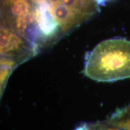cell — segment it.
<instances>
[{"instance_id": "7a4b0ae2", "label": "cell", "mask_w": 130, "mask_h": 130, "mask_svg": "<svg viewBox=\"0 0 130 130\" xmlns=\"http://www.w3.org/2000/svg\"><path fill=\"white\" fill-rule=\"evenodd\" d=\"M1 57L12 60L20 65L39 51L35 45L11 29L1 27Z\"/></svg>"}, {"instance_id": "277c9868", "label": "cell", "mask_w": 130, "mask_h": 130, "mask_svg": "<svg viewBox=\"0 0 130 130\" xmlns=\"http://www.w3.org/2000/svg\"><path fill=\"white\" fill-rule=\"evenodd\" d=\"M1 26H6L13 21L25 16L32 9L28 0H3Z\"/></svg>"}, {"instance_id": "ba28073f", "label": "cell", "mask_w": 130, "mask_h": 130, "mask_svg": "<svg viewBox=\"0 0 130 130\" xmlns=\"http://www.w3.org/2000/svg\"><path fill=\"white\" fill-rule=\"evenodd\" d=\"M96 2L98 4H100V5H102L105 3V2L107 0H95Z\"/></svg>"}, {"instance_id": "6da1fadb", "label": "cell", "mask_w": 130, "mask_h": 130, "mask_svg": "<svg viewBox=\"0 0 130 130\" xmlns=\"http://www.w3.org/2000/svg\"><path fill=\"white\" fill-rule=\"evenodd\" d=\"M84 74L98 82L130 78V40L113 38L97 45L86 58Z\"/></svg>"}, {"instance_id": "8992f818", "label": "cell", "mask_w": 130, "mask_h": 130, "mask_svg": "<svg viewBox=\"0 0 130 130\" xmlns=\"http://www.w3.org/2000/svg\"><path fill=\"white\" fill-rule=\"evenodd\" d=\"M108 119L119 130H130V102L114 112Z\"/></svg>"}, {"instance_id": "52a82bcc", "label": "cell", "mask_w": 130, "mask_h": 130, "mask_svg": "<svg viewBox=\"0 0 130 130\" xmlns=\"http://www.w3.org/2000/svg\"><path fill=\"white\" fill-rule=\"evenodd\" d=\"M18 66L17 63L12 60L1 57V96L6 88L9 78Z\"/></svg>"}, {"instance_id": "5b68a950", "label": "cell", "mask_w": 130, "mask_h": 130, "mask_svg": "<svg viewBox=\"0 0 130 130\" xmlns=\"http://www.w3.org/2000/svg\"><path fill=\"white\" fill-rule=\"evenodd\" d=\"M63 4L75 11L87 19L90 18L97 9L95 0H60Z\"/></svg>"}, {"instance_id": "3957f363", "label": "cell", "mask_w": 130, "mask_h": 130, "mask_svg": "<svg viewBox=\"0 0 130 130\" xmlns=\"http://www.w3.org/2000/svg\"><path fill=\"white\" fill-rule=\"evenodd\" d=\"M49 3L52 15L62 35L69 32L87 20L82 14L63 4L60 0H50Z\"/></svg>"}]
</instances>
